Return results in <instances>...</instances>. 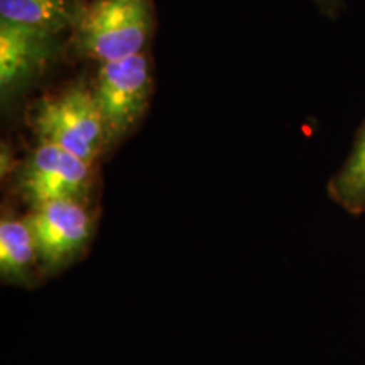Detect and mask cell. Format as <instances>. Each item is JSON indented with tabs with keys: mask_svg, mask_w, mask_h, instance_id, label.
I'll return each instance as SVG.
<instances>
[{
	"mask_svg": "<svg viewBox=\"0 0 365 365\" xmlns=\"http://www.w3.org/2000/svg\"><path fill=\"white\" fill-rule=\"evenodd\" d=\"M333 203L350 215L365 213V122L355 135L352 149L327 186Z\"/></svg>",
	"mask_w": 365,
	"mask_h": 365,
	"instance_id": "9",
	"label": "cell"
},
{
	"mask_svg": "<svg viewBox=\"0 0 365 365\" xmlns=\"http://www.w3.org/2000/svg\"><path fill=\"white\" fill-rule=\"evenodd\" d=\"M29 124L39 143L59 145L90 163L112 148L93 91L85 85L41 98L31 110Z\"/></svg>",
	"mask_w": 365,
	"mask_h": 365,
	"instance_id": "2",
	"label": "cell"
},
{
	"mask_svg": "<svg viewBox=\"0 0 365 365\" xmlns=\"http://www.w3.org/2000/svg\"><path fill=\"white\" fill-rule=\"evenodd\" d=\"M312 2L318 7L319 12L325 14L330 19L339 17L344 11V0H312Z\"/></svg>",
	"mask_w": 365,
	"mask_h": 365,
	"instance_id": "10",
	"label": "cell"
},
{
	"mask_svg": "<svg viewBox=\"0 0 365 365\" xmlns=\"http://www.w3.org/2000/svg\"><path fill=\"white\" fill-rule=\"evenodd\" d=\"M36 264L38 247L27 218L4 217L0 222V274L9 282H26Z\"/></svg>",
	"mask_w": 365,
	"mask_h": 365,
	"instance_id": "8",
	"label": "cell"
},
{
	"mask_svg": "<svg viewBox=\"0 0 365 365\" xmlns=\"http://www.w3.org/2000/svg\"><path fill=\"white\" fill-rule=\"evenodd\" d=\"M153 31L150 0H91L71 39L80 56L102 65L145 53Z\"/></svg>",
	"mask_w": 365,
	"mask_h": 365,
	"instance_id": "1",
	"label": "cell"
},
{
	"mask_svg": "<svg viewBox=\"0 0 365 365\" xmlns=\"http://www.w3.org/2000/svg\"><path fill=\"white\" fill-rule=\"evenodd\" d=\"M153 66L148 53L98 65L91 91L112 145L139 124L153 95Z\"/></svg>",
	"mask_w": 365,
	"mask_h": 365,
	"instance_id": "3",
	"label": "cell"
},
{
	"mask_svg": "<svg viewBox=\"0 0 365 365\" xmlns=\"http://www.w3.org/2000/svg\"><path fill=\"white\" fill-rule=\"evenodd\" d=\"M95 182V163L70 150L39 143L17 170L16 190L31 208L38 205L80 200L86 202Z\"/></svg>",
	"mask_w": 365,
	"mask_h": 365,
	"instance_id": "4",
	"label": "cell"
},
{
	"mask_svg": "<svg viewBox=\"0 0 365 365\" xmlns=\"http://www.w3.org/2000/svg\"><path fill=\"white\" fill-rule=\"evenodd\" d=\"M26 218L33 230L43 272L59 271L76 261L88 247L95 230L93 212L80 200L38 205Z\"/></svg>",
	"mask_w": 365,
	"mask_h": 365,
	"instance_id": "5",
	"label": "cell"
},
{
	"mask_svg": "<svg viewBox=\"0 0 365 365\" xmlns=\"http://www.w3.org/2000/svg\"><path fill=\"white\" fill-rule=\"evenodd\" d=\"M85 6L81 0H0V21L65 36L78 26Z\"/></svg>",
	"mask_w": 365,
	"mask_h": 365,
	"instance_id": "7",
	"label": "cell"
},
{
	"mask_svg": "<svg viewBox=\"0 0 365 365\" xmlns=\"http://www.w3.org/2000/svg\"><path fill=\"white\" fill-rule=\"evenodd\" d=\"M63 34L0 21V97L6 107L44 75L61 53Z\"/></svg>",
	"mask_w": 365,
	"mask_h": 365,
	"instance_id": "6",
	"label": "cell"
}]
</instances>
